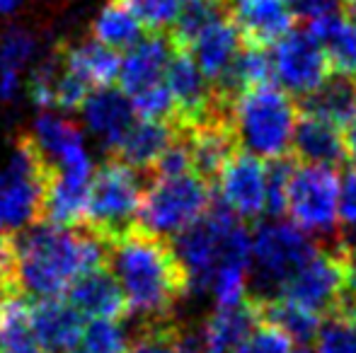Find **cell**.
I'll use <instances>...</instances> for the list:
<instances>
[{"label": "cell", "mask_w": 356, "mask_h": 353, "mask_svg": "<svg viewBox=\"0 0 356 353\" xmlns=\"http://www.w3.org/2000/svg\"><path fill=\"white\" fill-rule=\"evenodd\" d=\"M104 261L107 242L88 225L47 221L15 235V288L34 298H61Z\"/></svg>", "instance_id": "1"}, {"label": "cell", "mask_w": 356, "mask_h": 353, "mask_svg": "<svg viewBox=\"0 0 356 353\" xmlns=\"http://www.w3.org/2000/svg\"><path fill=\"white\" fill-rule=\"evenodd\" d=\"M107 261L129 310L153 325L168 320L175 302L189 291L172 242L138 225L107 242Z\"/></svg>", "instance_id": "2"}, {"label": "cell", "mask_w": 356, "mask_h": 353, "mask_svg": "<svg viewBox=\"0 0 356 353\" xmlns=\"http://www.w3.org/2000/svg\"><path fill=\"white\" fill-rule=\"evenodd\" d=\"M298 107L282 87L259 85L243 92L233 102V121L238 146L259 160H277L289 155L296 131Z\"/></svg>", "instance_id": "3"}, {"label": "cell", "mask_w": 356, "mask_h": 353, "mask_svg": "<svg viewBox=\"0 0 356 353\" xmlns=\"http://www.w3.org/2000/svg\"><path fill=\"white\" fill-rule=\"evenodd\" d=\"M320 242L313 240L296 223H264L252 235L250 255V295L257 300L282 295L286 281L298 271L310 257L318 255Z\"/></svg>", "instance_id": "4"}, {"label": "cell", "mask_w": 356, "mask_h": 353, "mask_svg": "<svg viewBox=\"0 0 356 353\" xmlns=\"http://www.w3.org/2000/svg\"><path fill=\"white\" fill-rule=\"evenodd\" d=\"M213 206V184L197 172L155 177L143 193L136 225L158 237H175L192 227Z\"/></svg>", "instance_id": "5"}, {"label": "cell", "mask_w": 356, "mask_h": 353, "mask_svg": "<svg viewBox=\"0 0 356 353\" xmlns=\"http://www.w3.org/2000/svg\"><path fill=\"white\" fill-rule=\"evenodd\" d=\"M49 172L29 136H22L0 170V232L17 235L44 218Z\"/></svg>", "instance_id": "6"}, {"label": "cell", "mask_w": 356, "mask_h": 353, "mask_svg": "<svg viewBox=\"0 0 356 353\" xmlns=\"http://www.w3.org/2000/svg\"><path fill=\"white\" fill-rule=\"evenodd\" d=\"M143 191L141 177L124 160H107L95 170L85 225L104 242L124 235L138 221Z\"/></svg>", "instance_id": "7"}, {"label": "cell", "mask_w": 356, "mask_h": 353, "mask_svg": "<svg viewBox=\"0 0 356 353\" xmlns=\"http://www.w3.org/2000/svg\"><path fill=\"white\" fill-rule=\"evenodd\" d=\"M286 213L308 235L337 245L339 235V179L332 167L296 165L286 193ZM320 242V245H323Z\"/></svg>", "instance_id": "8"}, {"label": "cell", "mask_w": 356, "mask_h": 353, "mask_svg": "<svg viewBox=\"0 0 356 353\" xmlns=\"http://www.w3.org/2000/svg\"><path fill=\"white\" fill-rule=\"evenodd\" d=\"M272 73L286 94L305 97L332 73L323 44L310 29H291L272 49Z\"/></svg>", "instance_id": "9"}, {"label": "cell", "mask_w": 356, "mask_h": 353, "mask_svg": "<svg viewBox=\"0 0 356 353\" xmlns=\"http://www.w3.org/2000/svg\"><path fill=\"white\" fill-rule=\"evenodd\" d=\"M344 288V266L342 252L337 247L323 245L318 255L310 257L293 276L286 281L282 295L308 310L318 312L320 317L332 315Z\"/></svg>", "instance_id": "10"}, {"label": "cell", "mask_w": 356, "mask_h": 353, "mask_svg": "<svg viewBox=\"0 0 356 353\" xmlns=\"http://www.w3.org/2000/svg\"><path fill=\"white\" fill-rule=\"evenodd\" d=\"M32 143L37 146L39 155L44 160L49 177L54 175H83L92 177V160L85 148L83 131L58 114L44 112L34 121Z\"/></svg>", "instance_id": "11"}, {"label": "cell", "mask_w": 356, "mask_h": 353, "mask_svg": "<svg viewBox=\"0 0 356 353\" xmlns=\"http://www.w3.org/2000/svg\"><path fill=\"white\" fill-rule=\"evenodd\" d=\"M220 203L240 221H257L267 213V167L262 160L240 150L218 177Z\"/></svg>", "instance_id": "12"}, {"label": "cell", "mask_w": 356, "mask_h": 353, "mask_svg": "<svg viewBox=\"0 0 356 353\" xmlns=\"http://www.w3.org/2000/svg\"><path fill=\"white\" fill-rule=\"evenodd\" d=\"M175 53V44L163 32H150L136 46L129 49L119 68V89L129 99H136L150 89L165 85L168 63Z\"/></svg>", "instance_id": "13"}, {"label": "cell", "mask_w": 356, "mask_h": 353, "mask_svg": "<svg viewBox=\"0 0 356 353\" xmlns=\"http://www.w3.org/2000/svg\"><path fill=\"white\" fill-rule=\"evenodd\" d=\"M80 112H83L85 126L102 143L104 150H119L124 138L136 123L134 121L136 109H134L131 99L122 89L114 87H99L90 92Z\"/></svg>", "instance_id": "14"}, {"label": "cell", "mask_w": 356, "mask_h": 353, "mask_svg": "<svg viewBox=\"0 0 356 353\" xmlns=\"http://www.w3.org/2000/svg\"><path fill=\"white\" fill-rule=\"evenodd\" d=\"M29 320L34 339L47 353H71L85 332L83 315L68 298H37Z\"/></svg>", "instance_id": "15"}, {"label": "cell", "mask_w": 356, "mask_h": 353, "mask_svg": "<svg viewBox=\"0 0 356 353\" xmlns=\"http://www.w3.org/2000/svg\"><path fill=\"white\" fill-rule=\"evenodd\" d=\"M230 17L245 44L274 46L293 27L291 0H230Z\"/></svg>", "instance_id": "16"}, {"label": "cell", "mask_w": 356, "mask_h": 353, "mask_svg": "<svg viewBox=\"0 0 356 353\" xmlns=\"http://www.w3.org/2000/svg\"><path fill=\"white\" fill-rule=\"evenodd\" d=\"M262 325V312L252 295L238 305L216 307V312L197 332L202 353H230L248 334Z\"/></svg>", "instance_id": "17"}, {"label": "cell", "mask_w": 356, "mask_h": 353, "mask_svg": "<svg viewBox=\"0 0 356 353\" xmlns=\"http://www.w3.org/2000/svg\"><path fill=\"white\" fill-rule=\"evenodd\" d=\"M291 148H293L296 162H300V165H318L337 170L344 162H349L339 126L320 117H310V114H303L296 121Z\"/></svg>", "instance_id": "18"}, {"label": "cell", "mask_w": 356, "mask_h": 353, "mask_svg": "<svg viewBox=\"0 0 356 353\" xmlns=\"http://www.w3.org/2000/svg\"><path fill=\"white\" fill-rule=\"evenodd\" d=\"M68 300L75 310L90 320H122L129 312L127 298L109 268H95L85 273L68 291Z\"/></svg>", "instance_id": "19"}, {"label": "cell", "mask_w": 356, "mask_h": 353, "mask_svg": "<svg viewBox=\"0 0 356 353\" xmlns=\"http://www.w3.org/2000/svg\"><path fill=\"white\" fill-rule=\"evenodd\" d=\"M243 49V34H240L238 24L233 22L230 15L216 19L209 24L202 34L192 42L189 51H192L197 66L209 78V83H218L235 61L238 51Z\"/></svg>", "instance_id": "20"}, {"label": "cell", "mask_w": 356, "mask_h": 353, "mask_svg": "<svg viewBox=\"0 0 356 353\" xmlns=\"http://www.w3.org/2000/svg\"><path fill=\"white\" fill-rule=\"evenodd\" d=\"M298 107L334 126H349L356 119V83L347 73H330L313 92L298 99Z\"/></svg>", "instance_id": "21"}, {"label": "cell", "mask_w": 356, "mask_h": 353, "mask_svg": "<svg viewBox=\"0 0 356 353\" xmlns=\"http://www.w3.org/2000/svg\"><path fill=\"white\" fill-rule=\"evenodd\" d=\"M58 56L66 71L85 80L90 87H109L119 78L122 58L114 49L99 44L97 39H85L58 49Z\"/></svg>", "instance_id": "22"}, {"label": "cell", "mask_w": 356, "mask_h": 353, "mask_svg": "<svg viewBox=\"0 0 356 353\" xmlns=\"http://www.w3.org/2000/svg\"><path fill=\"white\" fill-rule=\"evenodd\" d=\"M177 121H155V119H143L141 123H134L129 136L119 146V160L131 165L134 170H153L163 153L177 141L179 136Z\"/></svg>", "instance_id": "23"}, {"label": "cell", "mask_w": 356, "mask_h": 353, "mask_svg": "<svg viewBox=\"0 0 356 353\" xmlns=\"http://www.w3.org/2000/svg\"><path fill=\"white\" fill-rule=\"evenodd\" d=\"M257 300V298H254ZM259 312H262V322L274 325L277 329H282L291 341L300 346H308L318 339L320 325L323 317L318 312L308 310V307L298 305V302L289 300L284 295L269 298V300H257Z\"/></svg>", "instance_id": "24"}, {"label": "cell", "mask_w": 356, "mask_h": 353, "mask_svg": "<svg viewBox=\"0 0 356 353\" xmlns=\"http://www.w3.org/2000/svg\"><path fill=\"white\" fill-rule=\"evenodd\" d=\"M143 32V22L127 0H107L92 22V39L114 51L136 46L145 37Z\"/></svg>", "instance_id": "25"}, {"label": "cell", "mask_w": 356, "mask_h": 353, "mask_svg": "<svg viewBox=\"0 0 356 353\" xmlns=\"http://www.w3.org/2000/svg\"><path fill=\"white\" fill-rule=\"evenodd\" d=\"M325 49L332 73H356V17L337 15L308 24Z\"/></svg>", "instance_id": "26"}, {"label": "cell", "mask_w": 356, "mask_h": 353, "mask_svg": "<svg viewBox=\"0 0 356 353\" xmlns=\"http://www.w3.org/2000/svg\"><path fill=\"white\" fill-rule=\"evenodd\" d=\"M37 53V37L24 27H10L0 34V99L17 94L22 71Z\"/></svg>", "instance_id": "27"}, {"label": "cell", "mask_w": 356, "mask_h": 353, "mask_svg": "<svg viewBox=\"0 0 356 353\" xmlns=\"http://www.w3.org/2000/svg\"><path fill=\"white\" fill-rule=\"evenodd\" d=\"M225 15H230V0H184L177 19L170 27V39L177 49H189L209 24Z\"/></svg>", "instance_id": "28"}, {"label": "cell", "mask_w": 356, "mask_h": 353, "mask_svg": "<svg viewBox=\"0 0 356 353\" xmlns=\"http://www.w3.org/2000/svg\"><path fill=\"white\" fill-rule=\"evenodd\" d=\"M129 353H202L197 334H184L165 322H155L131 344Z\"/></svg>", "instance_id": "29"}, {"label": "cell", "mask_w": 356, "mask_h": 353, "mask_svg": "<svg viewBox=\"0 0 356 353\" xmlns=\"http://www.w3.org/2000/svg\"><path fill=\"white\" fill-rule=\"evenodd\" d=\"M129 349L122 320H92L71 353H129Z\"/></svg>", "instance_id": "30"}, {"label": "cell", "mask_w": 356, "mask_h": 353, "mask_svg": "<svg viewBox=\"0 0 356 353\" xmlns=\"http://www.w3.org/2000/svg\"><path fill=\"white\" fill-rule=\"evenodd\" d=\"M318 353H356V317L327 315L318 332Z\"/></svg>", "instance_id": "31"}, {"label": "cell", "mask_w": 356, "mask_h": 353, "mask_svg": "<svg viewBox=\"0 0 356 353\" xmlns=\"http://www.w3.org/2000/svg\"><path fill=\"white\" fill-rule=\"evenodd\" d=\"M296 170V157L289 155L269 160L267 165V216L282 218L286 213V193H289V182Z\"/></svg>", "instance_id": "32"}, {"label": "cell", "mask_w": 356, "mask_h": 353, "mask_svg": "<svg viewBox=\"0 0 356 353\" xmlns=\"http://www.w3.org/2000/svg\"><path fill=\"white\" fill-rule=\"evenodd\" d=\"M356 245V167L339 179V235L337 245Z\"/></svg>", "instance_id": "33"}, {"label": "cell", "mask_w": 356, "mask_h": 353, "mask_svg": "<svg viewBox=\"0 0 356 353\" xmlns=\"http://www.w3.org/2000/svg\"><path fill=\"white\" fill-rule=\"evenodd\" d=\"M127 3L138 15L145 29L165 32L175 24L184 0H127Z\"/></svg>", "instance_id": "34"}, {"label": "cell", "mask_w": 356, "mask_h": 353, "mask_svg": "<svg viewBox=\"0 0 356 353\" xmlns=\"http://www.w3.org/2000/svg\"><path fill=\"white\" fill-rule=\"evenodd\" d=\"M230 353H293V341L274 325H262L248 334Z\"/></svg>", "instance_id": "35"}, {"label": "cell", "mask_w": 356, "mask_h": 353, "mask_svg": "<svg viewBox=\"0 0 356 353\" xmlns=\"http://www.w3.org/2000/svg\"><path fill=\"white\" fill-rule=\"evenodd\" d=\"M88 97H90L88 83L80 80L78 76H73L71 71H66L61 63L56 85H54V107L61 109V112H75V109H83Z\"/></svg>", "instance_id": "36"}, {"label": "cell", "mask_w": 356, "mask_h": 353, "mask_svg": "<svg viewBox=\"0 0 356 353\" xmlns=\"http://www.w3.org/2000/svg\"><path fill=\"white\" fill-rule=\"evenodd\" d=\"M342 252V266H344V288L339 302L334 307L337 315L356 317V245L337 247Z\"/></svg>", "instance_id": "37"}, {"label": "cell", "mask_w": 356, "mask_h": 353, "mask_svg": "<svg viewBox=\"0 0 356 353\" xmlns=\"http://www.w3.org/2000/svg\"><path fill=\"white\" fill-rule=\"evenodd\" d=\"M347 8V0H291V10L296 17L305 19L308 24L320 19L337 17Z\"/></svg>", "instance_id": "38"}, {"label": "cell", "mask_w": 356, "mask_h": 353, "mask_svg": "<svg viewBox=\"0 0 356 353\" xmlns=\"http://www.w3.org/2000/svg\"><path fill=\"white\" fill-rule=\"evenodd\" d=\"M344 148H347V160L356 167V119L347 126V133H344Z\"/></svg>", "instance_id": "39"}, {"label": "cell", "mask_w": 356, "mask_h": 353, "mask_svg": "<svg viewBox=\"0 0 356 353\" xmlns=\"http://www.w3.org/2000/svg\"><path fill=\"white\" fill-rule=\"evenodd\" d=\"M22 5V0H0V15H10Z\"/></svg>", "instance_id": "40"}, {"label": "cell", "mask_w": 356, "mask_h": 353, "mask_svg": "<svg viewBox=\"0 0 356 353\" xmlns=\"http://www.w3.org/2000/svg\"><path fill=\"white\" fill-rule=\"evenodd\" d=\"M347 10L352 12V17H356V0H347Z\"/></svg>", "instance_id": "41"}, {"label": "cell", "mask_w": 356, "mask_h": 353, "mask_svg": "<svg viewBox=\"0 0 356 353\" xmlns=\"http://www.w3.org/2000/svg\"><path fill=\"white\" fill-rule=\"evenodd\" d=\"M354 83H356V78H354Z\"/></svg>", "instance_id": "42"}]
</instances>
